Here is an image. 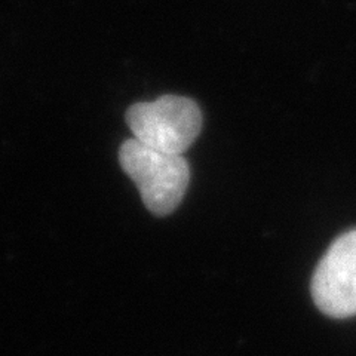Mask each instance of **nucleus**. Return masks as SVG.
Masks as SVG:
<instances>
[{"label": "nucleus", "instance_id": "obj_2", "mask_svg": "<svg viewBox=\"0 0 356 356\" xmlns=\"http://www.w3.org/2000/svg\"><path fill=\"white\" fill-rule=\"evenodd\" d=\"M127 124L134 138L146 146L183 154L202 129V113L191 98L163 95L154 102L131 106Z\"/></svg>", "mask_w": 356, "mask_h": 356}, {"label": "nucleus", "instance_id": "obj_1", "mask_svg": "<svg viewBox=\"0 0 356 356\" xmlns=\"http://www.w3.org/2000/svg\"><path fill=\"white\" fill-rule=\"evenodd\" d=\"M119 162L150 213L170 216L181 204L191 183V168L183 154L156 150L131 138L122 144Z\"/></svg>", "mask_w": 356, "mask_h": 356}, {"label": "nucleus", "instance_id": "obj_3", "mask_svg": "<svg viewBox=\"0 0 356 356\" xmlns=\"http://www.w3.org/2000/svg\"><path fill=\"white\" fill-rule=\"evenodd\" d=\"M310 291L324 315L336 319L356 315V229L331 243L314 272Z\"/></svg>", "mask_w": 356, "mask_h": 356}]
</instances>
